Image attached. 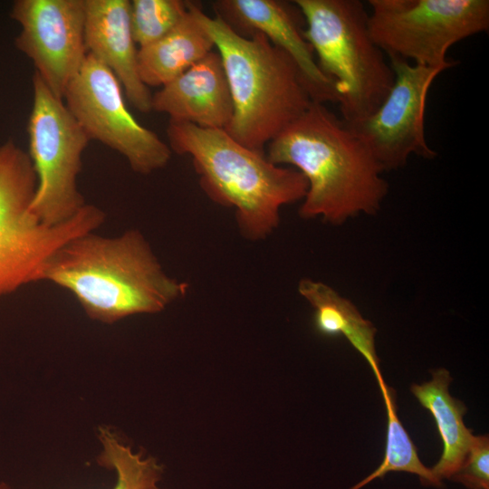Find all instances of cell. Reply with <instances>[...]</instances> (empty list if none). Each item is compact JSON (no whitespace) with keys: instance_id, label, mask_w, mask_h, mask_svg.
<instances>
[{"instance_id":"obj_13","label":"cell","mask_w":489,"mask_h":489,"mask_svg":"<svg viewBox=\"0 0 489 489\" xmlns=\"http://www.w3.org/2000/svg\"><path fill=\"white\" fill-rule=\"evenodd\" d=\"M85 44L88 53L116 76L130 104L140 112H150L152 94L139 72L130 1L85 0Z\"/></svg>"},{"instance_id":"obj_18","label":"cell","mask_w":489,"mask_h":489,"mask_svg":"<svg viewBox=\"0 0 489 489\" xmlns=\"http://www.w3.org/2000/svg\"><path fill=\"white\" fill-rule=\"evenodd\" d=\"M380 389L387 412L388 427L384 459L369 476L350 489H360L388 472H408L419 476L425 485L441 484L418 457L417 448L397 415V406L392 389L387 385Z\"/></svg>"},{"instance_id":"obj_8","label":"cell","mask_w":489,"mask_h":489,"mask_svg":"<svg viewBox=\"0 0 489 489\" xmlns=\"http://www.w3.org/2000/svg\"><path fill=\"white\" fill-rule=\"evenodd\" d=\"M369 28L388 57L447 70L455 43L489 29L488 0H369Z\"/></svg>"},{"instance_id":"obj_11","label":"cell","mask_w":489,"mask_h":489,"mask_svg":"<svg viewBox=\"0 0 489 489\" xmlns=\"http://www.w3.org/2000/svg\"><path fill=\"white\" fill-rule=\"evenodd\" d=\"M10 16L21 26L15 47L47 87L63 100L88 51L85 0H16Z\"/></svg>"},{"instance_id":"obj_20","label":"cell","mask_w":489,"mask_h":489,"mask_svg":"<svg viewBox=\"0 0 489 489\" xmlns=\"http://www.w3.org/2000/svg\"><path fill=\"white\" fill-rule=\"evenodd\" d=\"M187 12V1H130V24L136 44L141 48L159 40L182 20Z\"/></svg>"},{"instance_id":"obj_9","label":"cell","mask_w":489,"mask_h":489,"mask_svg":"<svg viewBox=\"0 0 489 489\" xmlns=\"http://www.w3.org/2000/svg\"><path fill=\"white\" fill-rule=\"evenodd\" d=\"M122 90L116 76L88 53L63 101L91 140L122 155L134 172L150 174L168 163L172 151L155 132L136 120Z\"/></svg>"},{"instance_id":"obj_14","label":"cell","mask_w":489,"mask_h":489,"mask_svg":"<svg viewBox=\"0 0 489 489\" xmlns=\"http://www.w3.org/2000/svg\"><path fill=\"white\" fill-rule=\"evenodd\" d=\"M152 110L169 120L225 129L233 116L232 97L217 52H210L152 95Z\"/></svg>"},{"instance_id":"obj_5","label":"cell","mask_w":489,"mask_h":489,"mask_svg":"<svg viewBox=\"0 0 489 489\" xmlns=\"http://www.w3.org/2000/svg\"><path fill=\"white\" fill-rule=\"evenodd\" d=\"M305 20L303 35L321 71L336 87L341 120L353 123L383 102L395 75L369 28L360 0H295Z\"/></svg>"},{"instance_id":"obj_17","label":"cell","mask_w":489,"mask_h":489,"mask_svg":"<svg viewBox=\"0 0 489 489\" xmlns=\"http://www.w3.org/2000/svg\"><path fill=\"white\" fill-rule=\"evenodd\" d=\"M432 376L428 382L412 385L411 392L432 414L443 442L441 457L431 469L433 475L441 483L444 478L450 479L460 468L474 435L463 420L466 407L449 393V372L439 369L433 371Z\"/></svg>"},{"instance_id":"obj_2","label":"cell","mask_w":489,"mask_h":489,"mask_svg":"<svg viewBox=\"0 0 489 489\" xmlns=\"http://www.w3.org/2000/svg\"><path fill=\"white\" fill-rule=\"evenodd\" d=\"M266 158L293 166L308 183L303 218L340 225L380 208L388 185L364 143L324 103L309 108L268 143Z\"/></svg>"},{"instance_id":"obj_4","label":"cell","mask_w":489,"mask_h":489,"mask_svg":"<svg viewBox=\"0 0 489 489\" xmlns=\"http://www.w3.org/2000/svg\"><path fill=\"white\" fill-rule=\"evenodd\" d=\"M171 151L188 155L201 188L214 202L235 210L242 235L256 241L279 225L280 208L303 199L308 183L295 168L271 163L233 139L225 129L169 120Z\"/></svg>"},{"instance_id":"obj_19","label":"cell","mask_w":489,"mask_h":489,"mask_svg":"<svg viewBox=\"0 0 489 489\" xmlns=\"http://www.w3.org/2000/svg\"><path fill=\"white\" fill-rule=\"evenodd\" d=\"M99 438L103 449L98 463L116 471L117 484L114 489H160L158 482L163 467L155 458H142L140 454H134L107 427L99 428ZM0 489L9 488L0 484Z\"/></svg>"},{"instance_id":"obj_3","label":"cell","mask_w":489,"mask_h":489,"mask_svg":"<svg viewBox=\"0 0 489 489\" xmlns=\"http://www.w3.org/2000/svg\"><path fill=\"white\" fill-rule=\"evenodd\" d=\"M217 49L227 79L233 116L225 129L244 147L265 155L264 148L312 102L292 59L263 34L247 37L218 16L206 15L187 1Z\"/></svg>"},{"instance_id":"obj_10","label":"cell","mask_w":489,"mask_h":489,"mask_svg":"<svg viewBox=\"0 0 489 489\" xmlns=\"http://www.w3.org/2000/svg\"><path fill=\"white\" fill-rule=\"evenodd\" d=\"M395 80L380 106L369 117L345 123L364 143L381 171L404 167L411 155L436 157L425 133V109L429 89L443 69L412 64L390 56Z\"/></svg>"},{"instance_id":"obj_12","label":"cell","mask_w":489,"mask_h":489,"mask_svg":"<svg viewBox=\"0 0 489 489\" xmlns=\"http://www.w3.org/2000/svg\"><path fill=\"white\" fill-rule=\"evenodd\" d=\"M216 16L244 36L263 34L295 62L312 101L338 103L335 83L319 68L313 50L303 35L305 20L292 2L280 0H218Z\"/></svg>"},{"instance_id":"obj_21","label":"cell","mask_w":489,"mask_h":489,"mask_svg":"<svg viewBox=\"0 0 489 489\" xmlns=\"http://www.w3.org/2000/svg\"><path fill=\"white\" fill-rule=\"evenodd\" d=\"M450 479L463 484L467 489H489L488 436H473L462 465Z\"/></svg>"},{"instance_id":"obj_6","label":"cell","mask_w":489,"mask_h":489,"mask_svg":"<svg viewBox=\"0 0 489 489\" xmlns=\"http://www.w3.org/2000/svg\"><path fill=\"white\" fill-rule=\"evenodd\" d=\"M36 187L28 152L12 139L0 144V299L38 282L43 263L55 249L94 231L106 218L100 207L86 204L69 221L44 225L30 210Z\"/></svg>"},{"instance_id":"obj_7","label":"cell","mask_w":489,"mask_h":489,"mask_svg":"<svg viewBox=\"0 0 489 489\" xmlns=\"http://www.w3.org/2000/svg\"><path fill=\"white\" fill-rule=\"evenodd\" d=\"M28 121L29 157L37 177L30 210L54 226L72 219L86 205L78 189L82 154L91 141L64 101L34 72Z\"/></svg>"},{"instance_id":"obj_15","label":"cell","mask_w":489,"mask_h":489,"mask_svg":"<svg viewBox=\"0 0 489 489\" xmlns=\"http://www.w3.org/2000/svg\"><path fill=\"white\" fill-rule=\"evenodd\" d=\"M298 292L313 308V326L326 337L343 336L369 365L379 388L386 385L375 350L376 328L357 307L329 285L302 279Z\"/></svg>"},{"instance_id":"obj_16","label":"cell","mask_w":489,"mask_h":489,"mask_svg":"<svg viewBox=\"0 0 489 489\" xmlns=\"http://www.w3.org/2000/svg\"><path fill=\"white\" fill-rule=\"evenodd\" d=\"M213 47V40L187 5V14L169 33L139 48L140 79L148 87H163L212 52Z\"/></svg>"},{"instance_id":"obj_1","label":"cell","mask_w":489,"mask_h":489,"mask_svg":"<svg viewBox=\"0 0 489 489\" xmlns=\"http://www.w3.org/2000/svg\"><path fill=\"white\" fill-rule=\"evenodd\" d=\"M41 281L67 290L89 318L107 324L159 312L188 288L164 272L137 229L115 237L91 231L69 239L45 260Z\"/></svg>"}]
</instances>
